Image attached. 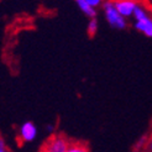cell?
Here are the masks:
<instances>
[{"instance_id":"9","label":"cell","mask_w":152,"mask_h":152,"mask_svg":"<svg viewBox=\"0 0 152 152\" xmlns=\"http://www.w3.org/2000/svg\"><path fill=\"white\" fill-rule=\"evenodd\" d=\"M145 142H148V141H147V136H143V137H141V139H140L139 143L136 145V150L140 148V147H142L143 145H145Z\"/></svg>"},{"instance_id":"1","label":"cell","mask_w":152,"mask_h":152,"mask_svg":"<svg viewBox=\"0 0 152 152\" xmlns=\"http://www.w3.org/2000/svg\"><path fill=\"white\" fill-rule=\"evenodd\" d=\"M132 16L135 18V28L145 36L152 39V18L148 15L145 7L137 4Z\"/></svg>"},{"instance_id":"3","label":"cell","mask_w":152,"mask_h":152,"mask_svg":"<svg viewBox=\"0 0 152 152\" xmlns=\"http://www.w3.org/2000/svg\"><path fill=\"white\" fill-rule=\"evenodd\" d=\"M71 141L64 135H53L46 141L42 147V152H66L69 147Z\"/></svg>"},{"instance_id":"8","label":"cell","mask_w":152,"mask_h":152,"mask_svg":"<svg viewBox=\"0 0 152 152\" xmlns=\"http://www.w3.org/2000/svg\"><path fill=\"white\" fill-rule=\"evenodd\" d=\"M98 27H99V25H98V20L96 19H90L89 24H88V28H87L88 35L90 37H94L96 31H98Z\"/></svg>"},{"instance_id":"10","label":"cell","mask_w":152,"mask_h":152,"mask_svg":"<svg viewBox=\"0 0 152 152\" xmlns=\"http://www.w3.org/2000/svg\"><path fill=\"white\" fill-rule=\"evenodd\" d=\"M0 148H6V142L1 135H0Z\"/></svg>"},{"instance_id":"6","label":"cell","mask_w":152,"mask_h":152,"mask_svg":"<svg viewBox=\"0 0 152 152\" xmlns=\"http://www.w3.org/2000/svg\"><path fill=\"white\" fill-rule=\"evenodd\" d=\"M75 3H77L78 7L82 10V12L86 16H88L89 19H96V14H98L96 9L93 7V6H90L87 3V0H77Z\"/></svg>"},{"instance_id":"2","label":"cell","mask_w":152,"mask_h":152,"mask_svg":"<svg viewBox=\"0 0 152 152\" xmlns=\"http://www.w3.org/2000/svg\"><path fill=\"white\" fill-rule=\"evenodd\" d=\"M103 9H104V14H105V19H106V21L109 22V25L111 27L118 28V30L126 28V26H127L126 19H124L116 11V9H115V6H114V3L113 1L104 3Z\"/></svg>"},{"instance_id":"12","label":"cell","mask_w":152,"mask_h":152,"mask_svg":"<svg viewBox=\"0 0 152 152\" xmlns=\"http://www.w3.org/2000/svg\"><path fill=\"white\" fill-rule=\"evenodd\" d=\"M0 152H9V151H7V147H6V148H0Z\"/></svg>"},{"instance_id":"5","label":"cell","mask_w":152,"mask_h":152,"mask_svg":"<svg viewBox=\"0 0 152 152\" xmlns=\"http://www.w3.org/2000/svg\"><path fill=\"white\" fill-rule=\"evenodd\" d=\"M113 3H114V6H115L116 11L124 19L132 16L135 7L137 6V3L134 1V0H116V1H113Z\"/></svg>"},{"instance_id":"4","label":"cell","mask_w":152,"mask_h":152,"mask_svg":"<svg viewBox=\"0 0 152 152\" xmlns=\"http://www.w3.org/2000/svg\"><path fill=\"white\" fill-rule=\"evenodd\" d=\"M37 137V127L32 121H25L19 129V139L21 142H32Z\"/></svg>"},{"instance_id":"11","label":"cell","mask_w":152,"mask_h":152,"mask_svg":"<svg viewBox=\"0 0 152 152\" xmlns=\"http://www.w3.org/2000/svg\"><path fill=\"white\" fill-rule=\"evenodd\" d=\"M148 148H150V151H152V137L148 140Z\"/></svg>"},{"instance_id":"7","label":"cell","mask_w":152,"mask_h":152,"mask_svg":"<svg viewBox=\"0 0 152 152\" xmlns=\"http://www.w3.org/2000/svg\"><path fill=\"white\" fill-rule=\"evenodd\" d=\"M66 152H89V148L84 142H71Z\"/></svg>"}]
</instances>
